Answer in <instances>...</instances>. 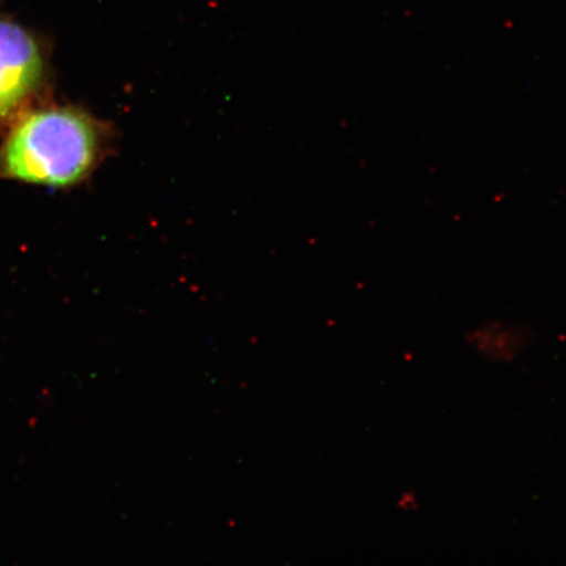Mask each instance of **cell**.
I'll return each instance as SVG.
<instances>
[{
  "instance_id": "obj_1",
  "label": "cell",
  "mask_w": 566,
  "mask_h": 566,
  "mask_svg": "<svg viewBox=\"0 0 566 566\" xmlns=\"http://www.w3.org/2000/svg\"><path fill=\"white\" fill-rule=\"evenodd\" d=\"M108 127L74 106L28 111L0 147V175L66 188L86 180L104 158Z\"/></svg>"
},
{
  "instance_id": "obj_2",
  "label": "cell",
  "mask_w": 566,
  "mask_h": 566,
  "mask_svg": "<svg viewBox=\"0 0 566 566\" xmlns=\"http://www.w3.org/2000/svg\"><path fill=\"white\" fill-rule=\"evenodd\" d=\"M46 74L48 55L39 35L0 15V126H11L30 111Z\"/></svg>"
},
{
  "instance_id": "obj_3",
  "label": "cell",
  "mask_w": 566,
  "mask_h": 566,
  "mask_svg": "<svg viewBox=\"0 0 566 566\" xmlns=\"http://www.w3.org/2000/svg\"><path fill=\"white\" fill-rule=\"evenodd\" d=\"M531 335L525 328L504 322H488L472 328L467 343L486 360L509 364L520 356L530 344Z\"/></svg>"
}]
</instances>
